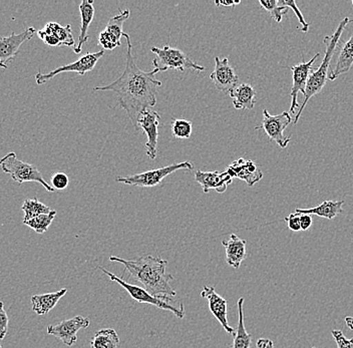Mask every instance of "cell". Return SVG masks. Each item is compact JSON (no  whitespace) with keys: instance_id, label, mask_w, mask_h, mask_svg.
<instances>
[{"instance_id":"cell-2","label":"cell","mask_w":353,"mask_h":348,"mask_svg":"<svg viewBox=\"0 0 353 348\" xmlns=\"http://www.w3.org/2000/svg\"><path fill=\"white\" fill-rule=\"evenodd\" d=\"M110 261L118 262L123 265L130 277L142 284L143 288L156 298L168 303L173 301V297L176 296V292L170 285V282L173 280L174 277L165 272L167 260L149 255L134 260L110 256Z\"/></svg>"},{"instance_id":"cell-1","label":"cell","mask_w":353,"mask_h":348,"mask_svg":"<svg viewBox=\"0 0 353 348\" xmlns=\"http://www.w3.org/2000/svg\"><path fill=\"white\" fill-rule=\"evenodd\" d=\"M127 39L125 52V68L120 78L110 85L94 88L97 90H112L118 96V103L125 110L131 120L134 130L138 131V119L145 110L151 109L157 103L158 88L162 81L156 78L158 70L145 72L138 67L132 54L131 37L123 34Z\"/></svg>"},{"instance_id":"cell-30","label":"cell","mask_w":353,"mask_h":348,"mask_svg":"<svg viewBox=\"0 0 353 348\" xmlns=\"http://www.w3.org/2000/svg\"><path fill=\"white\" fill-rule=\"evenodd\" d=\"M259 3L265 10L270 13L271 17L277 23H281L284 15L288 12L289 8L280 6L277 0H260Z\"/></svg>"},{"instance_id":"cell-20","label":"cell","mask_w":353,"mask_h":348,"mask_svg":"<svg viewBox=\"0 0 353 348\" xmlns=\"http://www.w3.org/2000/svg\"><path fill=\"white\" fill-rule=\"evenodd\" d=\"M81 23V34H79L77 45L74 46V52L77 54H81L83 45L88 41V30L94 17V0H83L79 6Z\"/></svg>"},{"instance_id":"cell-44","label":"cell","mask_w":353,"mask_h":348,"mask_svg":"<svg viewBox=\"0 0 353 348\" xmlns=\"http://www.w3.org/2000/svg\"><path fill=\"white\" fill-rule=\"evenodd\" d=\"M312 348H317V347H312Z\"/></svg>"},{"instance_id":"cell-5","label":"cell","mask_w":353,"mask_h":348,"mask_svg":"<svg viewBox=\"0 0 353 348\" xmlns=\"http://www.w3.org/2000/svg\"><path fill=\"white\" fill-rule=\"evenodd\" d=\"M193 169V163L190 162V161H185V162L169 165V166L163 167V168L150 170V171L136 174V175L118 177L116 181L119 183H123V184L131 185V186L151 188V187L160 185L165 177L175 173L179 170L192 171Z\"/></svg>"},{"instance_id":"cell-15","label":"cell","mask_w":353,"mask_h":348,"mask_svg":"<svg viewBox=\"0 0 353 348\" xmlns=\"http://www.w3.org/2000/svg\"><path fill=\"white\" fill-rule=\"evenodd\" d=\"M319 57V54H316L307 63H298L294 67L290 68L291 72H292L293 81L292 89L290 90L291 105L289 114H294L295 110H299L300 105H298L297 101L298 94L301 92L303 96L305 94L306 85H307L309 76L311 74V68Z\"/></svg>"},{"instance_id":"cell-43","label":"cell","mask_w":353,"mask_h":348,"mask_svg":"<svg viewBox=\"0 0 353 348\" xmlns=\"http://www.w3.org/2000/svg\"><path fill=\"white\" fill-rule=\"evenodd\" d=\"M0 348H2L1 345H0Z\"/></svg>"},{"instance_id":"cell-14","label":"cell","mask_w":353,"mask_h":348,"mask_svg":"<svg viewBox=\"0 0 353 348\" xmlns=\"http://www.w3.org/2000/svg\"><path fill=\"white\" fill-rule=\"evenodd\" d=\"M130 17V10H120V14L110 19L105 30L99 35V45L105 50H112L121 45V37H123V23Z\"/></svg>"},{"instance_id":"cell-35","label":"cell","mask_w":353,"mask_h":348,"mask_svg":"<svg viewBox=\"0 0 353 348\" xmlns=\"http://www.w3.org/2000/svg\"><path fill=\"white\" fill-rule=\"evenodd\" d=\"M3 303L0 301V339H4L8 330V323H10V319H8V314L4 310Z\"/></svg>"},{"instance_id":"cell-24","label":"cell","mask_w":353,"mask_h":348,"mask_svg":"<svg viewBox=\"0 0 353 348\" xmlns=\"http://www.w3.org/2000/svg\"><path fill=\"white\" fill-rule=\"evenodd\" d=\"M344 201H326L322 202L319 206L313 207V208L302 209L297 208L295 213L297 214H308V215H316L319 217L325 218V219L332 220L337 215L343 212L342 206Z\"/></svg>"},{"instance_id":"cell-25","label":"cell","mask_w":353,"mask_h":348,"mask_svg":"<svg viewBox=\"0 0 353 348\" xmlns=\"http://www.w3.org/2000/svg\"><path fill=\"white\" fill-rule=\"evenodd\" d=\"M238 326L236 328L235 336H234L233 345L231 348H250L252 343V336L247 332L244 325V298L238 300Z\"/></svg>"},{"instance_id":"cell-31","label":"cell","mask_w":353,"mask_h":348,"mask_svg":"<svg viewBox=\"0 0 353 348\" xmlns=\"http://www.w3.org/2000/svg\"><path fill=\"white\" fill-rule=\"evenodd\" d=\"M191 121L183 120V119H173L172 120V134L176 139H189L192 135Z\"/></svg>"},{"instance_id":"cell-21","label":"cell","mask_w":353,"mask_h":348,"mask_svg":"<svg viewBox=\"0 0 353 348\" xmlns=\"http://www.w3.org/2000/svg\"><path fill=\"white\" fill-rule=\"evenodd\" d=\"M229 96L233 100L236 110H253L255 107L256 90L249 83L238 85Z\"/></svg>"},{"instance_id":"cell-18","label":"cell","mask_w":353,"mask_h":348,"mask_svg":"<svg viewBox=\"0 0 353 348\" xmlns=\"http://www.w3.org/2000/svg\"><path fill=\"white\" fill-rule=\"evenodd\" d=\"M195 180L202 186L204 193H209L210 190H215L219 194L225 193L232 183V178L226 171L203 172L198 170Z\"/></svg>"},{"instance_id":"cell-28","label":"cell","mask_w":353,"mask_h":348,"mask_svg":"<svg viewBox=\"0 0 353 348\" xmlns=\"http://www.w3.org/2000/svg\"><path fill=\"white\" fill-rule=\"evenodd\" d=\"M21 210L24 212L23 223L28 221V220L37 217V216L48 214L52 211L50 207L46 206L43 203L39 202L37 198L26 200L23 205H22Z\"/></svg>"},{"instance_id":"cell-33","label":"cell","mask_w":353,"mask_h":348,"mask_svg":"<svg viewBox=\"0 0 353 348\" xmlns=\"http://www.w3.org/2000/svg\"><path fill=\"white\" fill-rule=\"evenodd\" d=\"M70 184V178L65 173H57L52 176V186L54 190H65Z\"/></svg>"},{"instance_id":"cell-41","label":"cell","mask_w":353,"mask_h":348,"mask_svg":"<svg viewBox=\"0 0 353 348\" xmlns=\"http://www.w3.org/2000/svg\"><path fill=\"white\" fill-rule=\"evenodd\" d=\"M345 323H346V325H347V327L350 328V329L353 330V317L352 316L345 317Z\"/></svg>"},{"instance_id":"cell-8","label":"cell","mask_w":353,"mask_h":348,"mask_svg":"<svg viewBox=\"0 0 353 348\" xmlns=\"http://www.w3.org/2000/svg\"><path fill=\"white\" fill-rule=\"evenodd\" d=\"M292 122L289 112H283L281 114L272 116L266 109L263 110V121L260 127H256V130L263 129L266 135L271 141L275 142L282 149H285L290 143V136L284 135L286 127Z\"/></svg>"},{"instance_id":"cell-29","label":"cell","mask_w":353,"mask_h":348,"mask_svg":"<svg viewBox=\"0 0 353 348\" xmlns=\"http://www.w3.org/2000/svg\"><path fill=\"white\" fill-rule=\"evenodd\" d=\"M55 216H57V211L52 210L50 213L43 214V215L37 216L32 220H28V221L24 222L23 224L32 228L37 234H43L54 221Z\"/></svg>"},{"instance_id":"cell-11","label":"cell","mask_w":353,"mask_h":348,"mask_svg":"<svg viewBox=\"0 0 353 348\" xmlns=\"http://www.w3.org/2000/svg\"><path fill=\"white\" fill-rule=\"evenodd\" d=\"M37 30L34 28H26L21 34L11 32L8 37H0V68H8L19 54L22 43L32 39Z\"/></svg>"},{"instance_id":"cell-42","label":"cell","mask_w":353,"mask_h":348,"mask_svg":"<svg viewBox=\"0 0 353 348\" xmlns=\"http://www.w3.org/2000/svg\"><path fill=\"white\" fill-rule=\"evenodd\" d=\"M10 153H8V155L6 156V157H3L0 160V166H2V164H3L4 162H6V160H8V158H10Z\"/></svg>"},{"instance_id":"cell-16","label":"cell","mask_w":353,"mask_h":348,"mask_svg":"<svg viewBox=\"0 0 353 348\" xmlns=\"http://www.w3.org/2000/svg\"><path fill=\"white\" fill-rule=\"evenodd\" d=\"M201 296L206 298L209 303V308L212 314L216 317L220 325H222L223 329L228 334H234L235 329L229 325L228 317H227V303L226 299L220 296L216 292L215 287L213 286H204L203 291L201 292Z\"/></svg>"},{"instance_id":"cell-9","label":"cell","mask_w":353,"mask_h":348,"mask_svg":"<svg viewBox=\"0 0 353 348\" xmlns=\"http://www.w3.org/2000/svg\"><path fill=\"white\" fill-rule=\"evenodd\" d=\"M105 54V50H99L98 52H88L85 56L81 57V59H77L74 63H70V65H61V67L55 68L48 74H43L39 70L35 74V81L37 85H43L46 81H50L54 79L57 74H63V72H77L81 76H85L87 72H92L96 68L99 59Z\"/></svg>"},{"instance_id":"cell-12","label":"cell","mask_w":353,"mask_h":348,"mask_svg":"<svg viewBox=\"0 0 353 348\" xmlns=\"http://www.w3.org/2000/svg\"><path fill=\"white\" fill-rule=\"evenodd\" d=\"M210 79L213 81L216 89L228 94L237 87L239 83V78L235 70L229 63L228 57L220 59L215 57V67L210 74Z\"/></svg>"},{"instance_id":"cell-10","label":"cell","mask_w":353,"mask_h":348,"mask_svg":"<svg viewBox=\"0 0 353 348\" xmlns=\"http://www.w3.org/2000/svg\"><path fill=\"white\" fill-rule=\"evenodd\" d=\"M90 323V318L77 315L74 318L61 321L59 325H48V334L61 339L66 347H72L77 342V332L88 328Z\"/></svg>"},{"instance_id":"cell-3","label":"cell","mask_w":353,"mask_h":348,"mask_svg":"<svg viewBox=\"0 0 353 348\" xmlns=\"http://www.w3.org/2000/svg\"><path fill=\"white\" fill-rule=\"evenodd\" d=\"M350 23H353V19H350V17H345V19H342L341 23L339 24L334 34L324 37L323 43L326 46L325 54H324L321 65H319L316 70L311 72L310 76H309L307 85H306L305 94L303 96V101H302V105H300L296 116H295L294 119L295 125H296L298 121H299L302 112L305 109L309 100H310L312 96H314L315 94L321 92L324 85H325L326 81H328V70H330L331 59H332L333 54L336 52L337 45H339V41H341V37L342 34H343L344 30H345L346 26Z\"/></svg>"},{"instance_id":"cell-23","label":"cell","mask_w":353,"mask_h":348,"mask_svg":"<svg viewBox=\"0 0 353 348\" xmlns=\"http://www.w3.org/2000/svg\"><path fill=\"white\" fill-rule=\"evenodd\" d=\"M68 292L66 288L57 292L46 293V294L34 295L32 297V310L37 315H46L50 310L54 309L57 303L63 298Z\"/></svg>"},{"instance_id":"cell-22","label":"cell","mask_w":353,"mask_h":348,"mask_svg":"<svg viewBox=\"0 0 353 348\" xmlns=\"http://www.w3.org/2000/svg\"><path fill=\"white\" fill-rule=\"evenodd\" d=\"M353 65V34L342 46L337 57L336 65L328 74L330 81H335L342 74L350 72Z\"/></svg>"},{"instance_id":"cell-26","label":"cell","mask_w":353,"mask_h":348,"mask_svg":"<svg viewBox=\"0 0 353 348\" xmlns=\"http://www.w3.org/2000/svg\"><path fill=\"white\" fill-rule=\"evenodd\" d=\"M120 337L112 328L98 330L90 340V348H118Z\"/></svg>"},{"instance_id":"cell-37","label":"cell","mask_w":353,"mask_h":348,"mask_svg":"<svg viewBox=\"0 0 353 348\" xmlns=\"http://www.w3.org/2000/svg\"><path fill=\"white\" fill-rule=\"evenodd\" d=\"M37 34L46 45L50 46H61V43H59V39H57L54 35L46 34L43 30H37Z\"/></svg>"},{"instance_id":"cell-7","label":"cell","mask_w":353,"mask_h":348,"mask_svg":"<svg viewBox=\"0 0 353 348\" xmlns=\"http://www.w3.org/2000/svg\"><path fill=\"white\" fill-rule=\"evenodd\" d=\"M99 269L103 271L107 276L110 277V280L117 282L120 284L121 287L125 288L127 292L131 295V297L134 300L138 301L139 303H148L150 305L156 306V307L160 308V309L167 310V311L172 312L175 314V316L178 318H184L185 317V308L184 304L181 303L180 307H174L171 304L165 303V301L160 300V299L156 298L153 295L150 294L145 288L139 287L137 285H132V284L128 283L127 281L120 278V277L114 275V273L110 272L103 267H99Z\"/></svg>"},{"instance_id":"cell-40","label":"cell","mask_w":353,"mask_h":348,"mask_svg":"<svg viewBox=\"0 0 353 348\" xmlns=\"http://www.w3.org/2000/svg\"><path fill=\"white\" fill-rule=\"evenodd\" d=\"M215 4L217 6H235L240 4V0H238V1H216Z\"/></svg>"},{"instance_id":"cell-17","label":"cell","mask_w":353,"mask_h":348,"mask_svg":"<svg viewBox=\"0 0 353 348\" xmlns=\"http://www.w3.org/2000/svg\"><path fill=\"white\" fill-rule=\"evenodd\" d=\"M227 173L230 175L232 179L245 181L248 186L252 187L256 183L259 182L263 178V173L258 168L257 165L253 161H246L244 158H239L232 163L226 170Z\"/></svg>"},{"instance_id":"cell-27","label":"cell","mask_w":353,"mask_h":348,"mask_svg":"<svg viewBox=\"0 0 353 348\" xmlns=\"http://www.w3.org/2000/svg\"><path fill=\"white\" fill-rule=\"evenodd\" d=\"M43 30L46 34L54 35L61 43V46H76L70 24L61 26L57 23H48L46 24Z\"/></svg>"},{"instance_id":"cell-45","label":"cell","mask_w":353,"mask_h":348,"mask_svg":"<svg viewBox=\"0 0 353 348\" xmlns=\"http://www.w3.org/2000/svg\"><path fill=\"white\" fill-rule=\"evenodd\" d=\"M352 4H353V1H352Z\"/></svg>"},{"instance_id":"cell-19","label":"cell","mask_w":353,"mask_h":348,"mask_svg":"<svg viewBox=\"0 0 353 348\" xmlns=\"http://www.w3.org/2000/svg\"><path fill=\"white\" fill-rule=\"evenodd\" d=\"M246 240H243L236 234H231L228 240H223L222 245L226 251V261L228 265L239 269L241 263L246 259Z\"/></svg>"},{"instance_id":"cell-38","label":"cell","mask_w":353,"mask_h":348,"mask_svg":"<svg viewBox=\"0 0 353 348\" xmlns=\"http://www.w3.org/2000/svg\"><path fill=\"white\" fill-rule=\"evenodd\" d=\"M300 226L302 231H307L312 226V217L308 214H299Z\"/></svg>"},{"instance_id":"cell-6","label":"cell","mask_w":353,"mask_h":348,"mask_svg":"<svg viewBox=\"0 0 353 348\" xmlns=\"http://www.w3.org/2000/svg\"><path fill=\"white\" fill-rule=\"evenodd\" d=\"M2 171L10 174V177L19 185L26 182H37L43 185L46 190L54 193V189L43 179V175L37 167L28 163L22 162L17 158V154L11 152L10 158L2 164Z\"/></svg>"},{"instance_id":"cell-4","label":"cell","mask_w":353,"mask_h":348,"mask_svg":"<svg viewBox=\"0 0 353 348\" xmlns=\"http://www.w3.org/2000/svg\"><path fill=\"white\" fill-rule=\"evenodd\" d=\"M151 52L156 54L153 65L154 70H158L159 72H164L170 70H179V72L191 70L200 74L206 70L205 67L199 65L179 48H171L169 45H165L164 48L153 46Z\"/></svg>"},{"instance_id":"cell-32","label":"cell","mask_w":353,"mask_h":348,"mask_svg":"<svg viewBox=\"0 0 353 348\" xmlns=\"http://www.w3.org/2000/svg\"><path fill=\"white\" fill-rule=\"evenodd\" d=\"M278 3H279L280 6H286V8H291V10L294 12L295 15H296L298 21H299V23L301 24L302 32H304V34L308 32L309 23L307 21H305V19H304L303 15H302L301 12H300L299 8H298L296 2L293 1V0H279Z\"/></svg>"},{"instance_id":"cell-39","label":"cell","mask_w":353,"mask_h":348,"mask_svg":"<svg viewBox=\"0 0 353 348\" xmlns=\"http://www.w3.org/2000/svg\"><path fill=\"white\" fill-rule=\"evenodd\" d=\"M258 348H275L274 343L271 339L268 338H260L257 340Z\"/></svg>"},{"instance_id":"cell-13","label":"cell","mask_w":353,"mask_h":348,"mask_svg":"<svg viewBox=\"0 0 353 348\" xmlns=\"http://www.w3.org/2000/svg\"><path fill=\"white\" fill-rule=\"evenodd\" d=\"M160 121V114L151 109L143 111L138 119V131L142 130L143 133L147 135L148 141L145 143V149H147L148 157L152 160L157 157Z\"/></svg>"},{"instance_id":"cell-36","label":"cell","mask_w":353,"mask_h":348,"mask_svg":"<svg viewBox=\"0 0 353 348\" xmlns=\"http://www.w3.org/2000/svg\"><path fill=\"white\" fill-rule=\"evenodd\" d=\"M287 226L293 232H299L301 231V226H300L299 214L292 213L287 216L285 218Z\"/></svg>"},{"instance_id":"cell-34","label":"cell","mask_w":353,"mask_h":348,"mask_svg":"<svg viewBox=\"0 0 353 348\" xmlns=\"http://www.w3.org/2000/svg\"><path fill=\"white\" fill-rule=\"evenodd\" d=\"M331 334L336 342L337 348H353V339L346 338L341 330H332Z\"/></svg>"}]
</instances>
